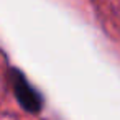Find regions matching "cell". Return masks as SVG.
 <instances>
[{
    "instance_id": "obj_1",
    "label": "cell",
    "mask_w": 120,
    "mask_h": 120,
    "mask_svg": "<svg viewBox=\"0 0 120 120\" xmlns=\"http://www.w3.org/2000/svg\"><path fill=\"white\" fill-rule=\"evenodd\" d=\"M8 79H10L13 97H15L17 104L22 107V110H25L26 113H31V115L41 113L45 109V95L41 94V90H38L30 82L26 74L22 69L10 66Z\"/></svg>"
}]
</instances>
